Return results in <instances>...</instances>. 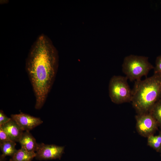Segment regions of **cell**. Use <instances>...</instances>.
<instances>
[{"label": "cell", "mask_w": 161, "mask_h": 161, "mask_svg": "<svg viewBox=\"0 0 161 161\" xmlns=\"http://www.w3.org/2000/svg\"><path fill=\"white\" fill-rule=\"evenodd\" d=\"M11 118L8 117L1 110H0V126L7 123Z\"/></svg>", "instance_id": "2e32d148"}, {"label": "cell", "mask_w": 161, "mask_h": 161, "mask_svg": "<svg viewBox=\"0 0 161 161\" xmlns=\"http://www.w3.org/2000/svg\"><path fill=\"white\" fill-rule=\"evenodd\" d=\"M147 138V145L157 152L161 151V131L158 134L151 135Z\"/></svg>", "instance_id": "7c38bea8"}, {"label": "cell", "mask_w": 161, "mask_h": 161, "mask_svg": "<svg viewBox=\"0 0 161 161\" xmlns=\"http://www.w3.org/2000/svg\"><path fill=\"white\" fill-rule=\"evenodd\" d=\"M136 128L138 133L145 137L153 134L158 130V124L149 113L137 114L135 116Z\"/></svg>", "instance_id": "5b68a950"}, {"label": "cell", "mask_w": 161, "mask_h": 161, "mask_svg": "<svg viewBox=\"0 0 161 161\" xmlns=\"http://www.w3.org/2000/svg\"><path fill=\"white\" fill-rule=\"evenodd\" d=\"M154 68L147 57L132 55L126 57L122 64L123 72L131 81L141 80Z\"/></svg>", "instance_id": "3957f363"}, {"label": "cell", "mask_w": 161, "mask_h": 161, "mask_svg": "<svg viewBox=\"0 0 161 161\" xmlns=\"http://www.w3.org/2000/svg\"><path fill=\"white\" fill-rule=\"evenodd\" d=\"M35 156V152H29L24 148L21 147V148L17 150L9 161H32Z\"/></svg>", "instance_id": "30bf717a"}, {"label": "cell", "mask_w": 161, "mask_h": 161, "mask_svg": "<svg viewBox=\"0 0 161 161\" xmlns=\"http://www.w3.org/2000/svg\"><path fill=\"white\" fill-rule=\"evenodd\" d=\"M18 142L21 147L24 148L30 152H35L38 144L29 131L23 132Z\"/></svg>", "instance_id": "9c48e42d"}, {"label": "cell", "mask_w": 161, "mask_h": 161, "mask_svg": "<svg viewBox=\"0 0 161 161\" xmlns=\"http://www.w3.org/2000/svg\"><path fill=\"white\" fill-rule=\"evenodd\" d=\"M1 127L9 135L11 139L15 142H19L23 131L13 119L2 125Z\"/></svg>", "instance_id": "ba28073f"}, {"label": "cell", "mask_w": 161, "mask_h": 161, "mask_svg": "<svg viewBox=\"0 0 161 161\" xmlns=\"http://www.w3.org/2000/svg\"><path fill=\"white\" fill-rule=\"evenodd\" d=\"M160 156H161V151H160Z\"/></svg>", "instance_id": "ac0fdd59"}, {"label": "cell", "mask_w": 161, "mask_h": 161, "mask_svg": "<svg viewBox=\"0 0 161 161\" xmlns=\"http://www.w3.org/2000/svg\"><path fill=\"white\" fill-rule=\"evenodd\" d=\"M149 113L156 120L161 131V98L154 104Z\"/></svg>", "instance_id": "4fadbf2b"}, {"label": "cell", "mask_w": 161, "mask_h": 161, "mask_svg": "<svg viewBox=\"0 0 161 161\" xmlns=\"http://www.w3.org/2000/svg\"><path fill=\"white\" fill-rule=\"evenodd\" d=\"M154 75L161 78V55L156 58Z\"/></svg>", "instance_id": "5bb4252c"}, {"label": "cell", "mask_w": 161, "mask_h": 161, "mask_svg": "<svg viewBox=\"0 0 161 161\" xmlns=\"http://www.w3.org/2000/svg\"><path fill=\"white\" fill-rule=\"evenodd\" d=\"M126 77L113 76L110 79L109 86V94L111 101L120 104L131 101L132 91L127 82Z\"/></svg>", "instance_id": "277c9868"}, {"label": "cell", "mask_w": 161, "mask_h": 161, "mask_svg": "<svg viewBox=\"0 0 161 161\" xmlns=\"http://www.w3.org/2000/svg\"><path fill=\"white\" fill-rule=\"evenodd\" d=\"M58 57L49 38L41 34L32 45L26 62V69L35 99V108L44 105L57 73Z\"/></svg>", "instance_id": "6da1fadb"}, {"label": "cell", "mask_w": 161, "mask_h": 161, "mask_svg": "<svg viewBox=\"0 0 161 161\" xmlns=\"http://www.w3.org/2000/svg\"><path fill=\"white\" fill-rule=\"evenodd\" d=\"M132 91L131 102L137 114L149 113L161 97V78L154 75L136 81Z\"/></svg>", "instance_id": "7a4b0ae2"}, {"label": "cell", "mask_w": 161, "mask_h": 161, "mask_svg": "<svg viewBox=\"0 0 161 161\" xmlns=\"http://www.w3.org/2000/svg\"><path fill=\"white\" fill-rule=\"evenodd\" d=\"M64 146L38 143L35 158L39 160L60 159L64 152Z\"/></svg>", "instance_id": "8992f818"}, {"label": "cell", "mask_w": 161, "mask_h": 161, "mask_svg": "<svg viewBox=\"0 0 161 161\" xmlns=\"http://www.w3.org/2000/svg\"><path fill=\"white\" fill-rule=\"evenodd\" d=\"M13 141L8 134L0 127V142Z\"/></svg>", "instance_id": "9a60e30c"}, {"label": "cell", "mask_w": 161, "mask_h": 161, "mask_svg": "<svg viewBox=\"0 0 161 161\" xmlns=\"http://www.w3.org/2000/svg\"><path fill=\"white\" fill-rule=\"evenodd\" d=\"M16 145V142L13 141L0 142V148L2 153L0 159L4 160L7 156L12 157L17 151Z\"/></svg>", "instance_id": "8fae6325"}, {"label": "cell", "mask_w": 161, "mask_h": 161, "mask_svg": "<svg viewBox=\"0 0 161 161\" xmlns=\"http://www.w3.org/2000/svg\"><path fill=\"white\" fill-rule=\"evenodd\" d=\"M0 161H4V160H0Z\"/></svg>", "instance_id": "e0dca14e"}, {"label": "cell", "mask_w": 161, "mask_h": 161, "mask_svg": "<svg viewBox=\"0 0 161 161\" xmlns=\"http://www.w3.org/2000/svg\"><path fill=\"white\" fill-rule=\"evenodd\" d=\"M160 98H161V97Z\"/></svg>", "instance_id": "d6986e66"}, {"label": "cell", "mask_w": 161, "mask_h": 161, "mask_svg": "<svg viewBox=\"0 0 161 161\" xmlns=\"http://www.w3.org/2000/svg\"><path fill=\"white\" fill-rule=\"evenodd\" d=\"M13 119L23 131H30L43 123L39 117H35L21 112L18 114H12Z\"/></svg>", "instance_id": "52a82bcc"}]
</instances>
